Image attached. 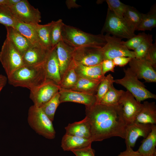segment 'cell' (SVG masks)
<instances>
[{
	"label": "cell",
	"mask_w": 156,
	"mask_h": 156,
	"mask_svg": "<svg viewBox=\"0 0 156 156\" xmlns=\"http://www.w3.org/2000/svg\"><path fill=\"white\" fill-rule=\"evenodd\" d=\"M85 107L92 142L115 136L125 139L127 125L118 104L112 106L96 103Z\"/></svg>",
	"instance_id": "1"
},
{
	"label": "cell",
	"mask_w": 156,
	"mask_h": 156,
	"mask_svg": "<svg viewBox=\"0 0 156 156\" xmlns=\"http://www.w3.org/2000/svg\"><path fill=\"white\" fill-rule=\"evenodd\" d=\"M43 64L21 67L7 78L9 83L14 87L27 88L30 91L38 87L47 80Z\"/></svg>",
	"instance_id": "2"
},
{
	"label": "cell",
	"mask_w": 156,
	"mask_h": 156,
	"mask_svg": "<svg viewBox=\"0 0 156 156\" xmlns=\"http://www.w3.org/2000/svg\"><path fill=\"white\" fill-rule=\"evenodd\" d=\"M62 40L74 48L91 47H102L106 44L104 35H94L64 23L62 29Z\"/></svg>",
	"instance_id": "3"
},
{
	"label": "cell",
	"mask_w": 156,
	"mask_h": 156,
	"mask_svg": "<svg viewBox=\"0 0 156 156\" xmlns=\"http://www.w3.org/2000/svg\"><path fill=\"white\" fill-rule=\"evenodd\" d=\"M27 121L30 127L38 134L49 139L55 137L56 133L52 121L40 107L34 105L29 107Z\"/></svg>",
	"instance_id": "4"
},
{
	"label": "cell",
	"mask_w": 156,
	"mask_h": 156,
	"mask_svg": "<svg viewBox=\"0 0 156 156\" xmlns=\"http://www.w3.org/2000/svg\"><path fill=\"white\" fill-rule=\"evenodd\" d=\"M124 77L114 79V83L124 87L139 102L147 99H156V95L146 88L144 83L139 80L129 68L124 69Z\"/></svg>",
	"instance_id": "5"
},
{
	"label": "cell",
	"mask_w": 156,
	"mask_h": 156,
	"mask_svg": "<svg viewBox=\"0 0 156 156\" xmlns=\"http://www.w3.org/2000/svg\"><path fill=\"white\" fill-rule=\"evenodd\" d=\"M0 61L7 78L24 66L22 55L7 38L3 42L0 52Z\"/></svg>",
	"instance_id": "6"
},
{
	"label": "cell",
	"mask_w": 156,
	"mask_h": 156,
	"mask_svg": "<svg viewBox=\"0 0 156 156\" xmlns=\"http://www.w3.org/2000/svg\"><path fill=\"white\" fill-rule=\"evenodd\" d=\"M124 18L115 15L108 8L105 22L101 31L103 33L112 35L116 37L128 39L135 35Z\"/></svg>",
	"instance_id": "7"
},
{
	"label": "cell",
	"mask_w": 156,
	"mask_h": 156,
	"mask_svg": "<svg viewBox=\"0 0 156 156\" xmlns=\"http://www.w3.org/2000/svg\"><path fill=\"white\" fill-rule=\"evenodd\" d=\"M102 47H85L74 48L73 60L76 65L91 66L104 60Z\"/></svg>",
	"instance_id": "8"
},
{
	"label": "cell",
	"mask_w": 156,
	"mask_h": 156,
	"mask_svg": "<svg viewBox=\"0 0 156 156\" xmlns=\"http://www.w3.org/2000/svg\"><path fill=\"white\" fill-rule=\"evenodd\" d=\"M104 36L106 43L102 48L104 60H112L121 56L135 58L134 51L129 50L125 46L122 39L108 34H106Z\"/></svg>",
	"instance_id": "9"
},
{
	"label": "cell",
	"mask_w": 156,
	"mask_h": 156,
	"mask_svg": "<svg viewBox=\"0 0 156 156\" xmlns=\"http://www.w3.org/2000/svg\"><path fill=\"white\" fill-rule=\"evenodd\" d=\"M8 7L16 18L25 23L39 24L41 21L39 10L31 5L27 0H21L16 4Z\"/></svg>",
	"instance_id": "10"
},
{
	"label": "cell",
	"mask_w": 156,
	"mask_h": 156,
	"mask_svg": "<svg viewBox=\"0 0 156 156\" xmlns=\"http://www.w3.org/2000/svg\"><path fill=\"white\" fill-rule=\"evenodd\" d=\"M127 125L133 123L141 110L142 104L137 101L128 91H124L118 103Z\"/></svg>",
	"instance_id": "11"
},
{
	"label": "cell",
	"mask_w": 156,
	"mask_h": 156,
	"mask_svg": "<svg viewBox=\"0 0 156 156\" xmlns=\"http://www.w3.org/2000/svg\"><path fill=\"white\" fill-rule=\"evenodd\" d=\"M60 88V86L47 80L40 86L30 91L29 97L34 105L40 107L59 92Z\"/></svg>",
	"instance_id": "12"
},
{
	"label": "cell",
	"mask_w": 156,
	"mask_h": 156,
	"mask_svg": "<svg viewBox=\"0 0 156 156\" xmlns=\"http://www.w3.org/2000/svg\"><path fill=\"white\" fill-rule=\"evenodd\" d=\"M129 68L138 79L146 82H156V72L154 68L144 59L132 58L129 62Z\"/></svg>",
	"instance_id": "13"
},
{
	"label": "cell",
	"mask_w": 156,
	"mask_h": 156,
	"mask_svg": "<svg viewBox=\"0 0 156 156\" xmlns=\"http://www.w3.org/2000/svg\"><path fill=\"white\" fill-rule=\"evenodd\" d=\"M60 103L70 102L82 104L85 106L96 103V95L60 88L59 92Z\"/></svg>",
	"instance_id": "14"
},
{
	"label": "cell",
	"mask_w": 156,
	"mask_h": 156,
	"mask_svg": "<svg viewBox=\"0 0 156 156\" xmlns=\"http://www.w3.org/2000/svg\"><path fill=\"white\" fill-rule=\"evenodd\" d=\"M43 65L47 80L60 86L61 80L56 46L50 51Z\"/></svg>",
	"instance_id": "15"
},
{
	"label": "cell",
	"mask_w": 156,
	"mask_h": 156,
	"mask_svg": "<svg viewBox=\"0 0 156 156\" xmlns=\"http://www.w3.org/2000/svg\"><path fill=\"white\" fill-rule=\"evenodd\" d=\"M152 124H145L134 122L127 125L125 143L126 146L134 147L138 139L142 137L146 138L150 133Z\"/></svg>",
	"instance_id": "16"
},
{
	"label": "cell",
	"mask_w": 156,
	"mask_h": 156,
	"mask_svg": "<svg viewBox=\"0 0 156 156\" xmlns=\"http://www.w3.org/2000/svg\"><path fill=\"white\" fill-rule=\"evenodd\" d=\"M50 51L31 45L22 55L24 66L33 67L42 65Z\"/></svg>",
	"instance_id": "17"
},
{
	"label": "cell",
	"mask_w": 156,
	"mask_h": 156,
	"mask_svg": "<svg viewBox=\"0 0 156 156\" xmlns=\"http://www.w3.org/2000/svg\"><path fill=\"white\" fill-rule=\"evenodd\" d=\"M74 49V48L66 44L62 40L60 41L56 46L61 80L73 61Z\"/></svg>",
	"instance_id": "18"
},
{
	"label": "cell",
	"mask_w": 156,
	"mask_h": 156,
	"mask_svg": "<svg viewBox=\"0 0 156 156\" xmlns=\"http://www.w3.org/2000/svg\"><path fill=\"white\" fill-rule=\"evenodd\" d=\"M90 139L65 133L63 137L61 146L64 151H72L91 146Z\"/></svg>",
	"instance_id": "19"
},
{
	"label": "cell",
	"mask_w": 156,
	"mask_h": 156,
	"mask_svg": "<svg viewBox=\"0 0 156 156\" xmlns=\"http://www.w3.org/2000/svg\"><path fill=\"white\" fill-rule=\"evenodd\" d=\"M6 38L9 40L14 47L23 55L26 51L32 45L28 40L15 28L5 26Z\"/></svg>",
	"instance_id": "20"
},
{
	"label": "cell",
	"mask_w": 156,
	"mask_h": 156,
	"mask_svg": "<svg viewBox=\"0 0 156 156\" xmlns=\"http://www.w3.org/2000/svg\"><path fill=\"white\" fill-rule=\"evenodd\" d=\"M135 122L145 124L155 125L156 105L155 102L144 101L142 109Z\"/></svg>",
	"instance_id": "21"
},
{
	"label": "cell",
	"mask_w": 156,
	"mask_h": 156,
	"mask_svg": "<svg viewBox=\"0 0 156 156\" xmlns=\"http://www.w3.org/2000/svg\"><path fill=\"white\" fill-rule=\"evenodd\" d=\"M101 64L91 66L75 65V71L79 77L101 81L105 76L102 73Z\"/></svg>",
	"instance_id": "22"
},
{
	"label": "cell",
	"mask_w": 156,
	"mask_h": 156,
	"mask_svg": "<svg viewBox=\"0 0 156 156\" xmlns=\"http://www.w3.org/2000/svg\"><path fill=\"white\" fill-rule=\"evenodd\" d=\"M65 129L66 134L91 140L90 126L86 117L81 121L68 124Z\"/></svg>",
	"instance_id": "23"
},
{
	"label": "cell",
	"mask_w": 156,
	"mask_h": 156,
	"mask_svg": "<svg viewBox=\"0 0 156 156\" xmlns=\"http://www.w3.org/2000/svg\"><path fill=\"white\" fill-rule=\"evenodd\" d=\"M14 28L25 36L32 45L43 47L39 42L34 24L26 23L16 18Z\"/></svg>",
	"instance_id": "24"
},
{
	"label": "cell",
	"mask_w": 156,
	"mask_h": 156,
	"mask_svg": "<svg viewBox=\"0 0 156 156\" xmlns=\"http://www.w3.org/2000/svg\"><path fill=\"white\" fill-rule=\"evenodd\" d=\"M156 126L152 125L150 133L142 141L137 151L144 156H148L156 153Z\"/></svg>",
	"instance_id": "25"
},
{
	"label": "cell",
	"mask_w": 156,
	"mask_h": 156,
	"mask_svg": "<svg viewBox=\"0 0 156 156\" xmlns=\"http://www.w3.org/2000/svg\"><path fill=\"white\" fill-rule=\"evenodd\" d=\"M54 22L52 21L45 25L34 24L40 44L43 48L49 51L53 48L50 42V32Z\"/></svg>",
	"instance_id": "26"
},
{
	"label": "cell",
	"mask_w": 156,
	"mask_h": 156,
	"mask_svg": "<svg viewBox=\"0 0 156 156\" xmlns=\"http://www.w3.org/2000/svg\"><path fill=\"white\" fill-rule=\"evenodd\" d=\"M101 81H95L78 77L77 83L70 90L96 95Z\"/></svg>",
	"instance_id": "27"
},
{
	"label": "cell",
	"mask_w": 156,
	"mask_h": 156,
	"mask_svg": "<svg viewBox=\"0 0 156 156\" xmlns=\"http://www.w3.org/2000/svg\"><path fill=\"white\" fill-rule=\"evenodd\" d=\"M75 66L73 60L61 79L60 88L70 90L77 83L78 76L75 71Z\"/></svg>",
	"instance_id": "28"
},
{
	"label": "cell",
	"mask_w": 156,
	"mask_h": 156,
	"mask_svg": "<svg viewBox=\"0 0 156 156\" xmlns=\"http://www.w3.org/2000/svg\"><path fill=\"white\" fill-rule=\"evenodd\" d=\"M156 27V8L154 5L146 14L142 13V18L137 30H151Z\"/></svg>",
	"instance_id": "29"
},
{
	"label": "cell",
	"mask_w": 156,
	"mask_h": 156,
	"mask_svg": "<svg viewBox=\"0 0 156 156\" xmlns=\"http://www.w3.org/2000/svg\"><path fill=\"white\" fill-rule=\"evenodd\" d=\"M142 13L134 7L128 5L124 15L123 18L128 24L134 31L137 30L140 24Z\"/></svg>",
	"instance_id": "30"
},
{
	"label": "cell",
	"mask_w": 156,
	"mask_h": 156,
	"mask_svg": "<svg viewBox=\"0 0 156 156\" xmlns=\"http://www.w3.org/2000/svg\"><path fill=\"white\" fill-rule=\"evenodd\" d=\"M124 91L118 90L114 88L113 84L109 88L108 91L104 96L100 104L107 105H116Z\"/></svg>",
	"instance_id": "31"
},
{
	"label": "cell",
	"mask_w": 156,
	"mask_h": 156,
	"mask_svg": "<svg viewBox=\"0 0 156 156\" xmlns=\"http://www.w3.org/2000/svg\"><path fill=\"white\" fill-rule=\"evenodd\" d=\"M114 80L112 75L109 74L105 76L101 81L96 94V103H100L110 86L114 83Z\"/></svg>",
	"instance_id": "32"
},
{
	"label": "cell",
	"mask_w": 156,
	"mask_h": 156,
	"mask_svg": "<svg viewBox=\"0 0 156 156\" xmlns=\"http://www.w3.org/2000/svg\"><path fill=\"white\" fill-rule=\"evenodd\" d=\"M60 103V94L58 92L50 100L40 108L50 120L53 121L56 109Z\"/></svg>",
	"instance_id": "33"
},
{
	"label": "cell",
	"mask_w": 156,
	"mask_h": 156,
	"mask_svg": "<svg viewBox=\"0 0 156 156\" xmlns=\"http://www.w3.org/2000/svg\"><path fill=\"white\" fill-rule=\"evenodd\" d=\"M64 24L61 19L54 21L50 32V40L52 48L56 46L62 40V31Z\"/></svg>",
	"instance_id": "34"
},
{
	"label": "cell",
	"mask_w": 156,
	"mask_h": 156,
	"mask_svg": "<svg viewBox=\"0 0 156 156\" xmlns=\"http://www.w3.org/2000/svg\"><path fill=\"white\" fill-rule=\"evenodd\" d=\"M16 22V18L8 8L5 5L0 6V23L14 28Z\"/></svg>",
	"instance_id": "35"
},
{
	"label": "cell",
	"mask_w": 156,
	"mask_h": 156,
	"mask_svg": "<svg viewBox=\"0 0 156 156\" xmlns=\"http://www.w3.org/2000/svg\"><path fill=\"white\" fill-rule=\"evenodd\" d=\"M153 44L152 35L150 34H147L140 44L134 50L135 58L139 59H143Z\"/></svg>",
	"instance_id": "36"
},
{
	"label": "cell",
	"mask_w": 156,
	"mask_h": 156,
	"mask_svg": "<svg viewBox=\"0 0 156 156\" xmlns=\"http://www.w3.org/2000/svg\"><path fill=\"white\" fill-rule=\"evenodd\" d=\"M108 9L115 15L121 18H123L124 15L128 5L119 0H106Z\"/></svg>",
	"instance_id": "37"
},
{
	"label": "cell",
	"mask_w": 156,
	"mask_h": 156,
	"mask_svg": "<svg viewBox=\"0 0 156 156\" xmlns=\"http://www.w3.org/2000/svg\"><path fill=\"white\" fill-rule=\"evenodd\" d=\"M147 35L144 33H140L127 41H123V44L129 50H134L144 40Z\"/></svg>",
	"instance_id": "38"
},
{
	"label": "cell",
	"mask_w": 156,
	"mask_h": 156,
	"mask_svg": "<svg viewBox=\"0 0 156 156\" xmlns=\"http://www.w3.org/2000/svg\"><path fill=\"white\" fill-rule=\"evenodd\" d=\"M154 68L156 67V43H153L149 48L143 59Z\"/></svg>",
	"instance_id": "39"
},
{
	"label": "cell",
	"mask_w": 156,
	"mask_h": 156,
	"mask_svg": "<svg viewBox=\"0 0 156 156\" xmlns=\"http://www.w3.org/2000/svg\"><path fill=\"white\" fill-rule=\"evenodd\" d=\"M101 64L102 71L104 75L108 72H114V68L115 66L112 60H104Z\"/></svg>",
	"instance_id": "40"
},
{
	"label": "cell",
	"mask_w": 156,
	"mask_h": 156,
	"mask_svg": "<svg viewBox=\"0 0 156 156\" xmlns=\"http://www.w3.org/2000/svg\"><path fill=\"white\" fill-rule=\"evenodd\" d=\"M72 152L76 156H95L94 150L91 146Z\"/></svg>",
	"instance_id": "41"
},
{
	"label": "cell",
	"mask_w": 156,
	"mask_h": 156,
	"mask_svg": "<svg viewBox=\"0 0 156 156\" xmlns=\"http://www.w3.org/2000/svg\"><path fill=\"white\" fill-rule=\"evenodd\" d=\"M132 58L129 57L121 56L116 57L112 60L115 66L123 67L129 63Z\"/></svg>",
	"instance_id": "42"
},
{
	"label": "cell",
	"mask_w": 156,
	"mask_h": 156,
	"mask_svg": "<svg viewBox=\"0 0 156 156\" xmlns=\"http://www.w3.org/2000/svg\"><path fill=\"white\" fill-rule=\"evenodd\" d=\"M126 150L120 153L117 156H144L137 151H134L132 148L126 146Z\"/></svg>",
	"instance_id": "43"
},
{
	"label": "cell",
	"mask_w": 156,
	"mask_h": 156,
	"mask_svg": "<svg viewBox=\"0 0 156 156\" xmlns=\"http://www.w3.org/2000/svg\"><path fill=\"white\" fill-rule=\"evenodd\" d=\"M75 0H68L66 1V4L68 9L72 8H78L80 6V5L77 4Z\"/></svg>",
	"instance_id": "44"
},
{
	"label": "cell",
	"mask_w": 156,
	"mask_h": 156,
	"mask_svg": "<svg viewBox=\"0 0 156 156\" xmlns=\"http://www.w3.org/2000/svg\"><path fill=\"white\" fill-rule=\"evenodd\" d=\"M7 80V78L5 76L0 74V87H4L5 85Z\"/></svg>",
	"instance_id": "45"
},
{
	"label": "cell",
	"mask_w": 156,
	"mask_h": 156,
	"mask_svg": "<svg viewBox=\"0 0 156 156\" xmlns=\"http://www.w3.org/2000/svg\"><path fill=\"white\" fill-rule=\"evenodd\" d=\"M21 0H7V4L5 6L9 7L16 4Z\"/></svg>",
	"instance_id": "46"
},
{
	"label": "cell",
	"mask_w": 156,
	"mask_h": 156,
	"mask_svg": "<svg viewBox=\"0 0 156 156\" xmlns=\"http://www.w3.org/2000/svg\"><path fill=\"white\" fill-rule=\"evenodd\" d=\"M7 3V0H0V6L6 5Z\"/></svg>",
	"instance_id": "47"
},
{
	"label": "cell",
	"mask_w": 156,
	"mask_h": 156,
	"mask_svg": "<svg viewBox=\"0 0 156 156\" xmlns=\"http://www.w3.org/2000/svg\"><path fill=\"white\" fill-rule=\"evenodd\" d=\"M148 156H156V153H154V154L152 155Z\"/></svg>",
	"instance_id": "48"
},
{
	"label": "cell",
	"mask_w": 156,
	"mask_h": 156,
	"mask_svg": "<svg viewBox=\"0 0 156 156\" xmlns=\"http://www.w3.org/2000/svg\"><path fill=\"white\" fill-rule=\"evenodd\" d=\"M3 86H1V87H0V92H1V90H2V89L3 88Z\"/></svg>",
	"instance_id": "49"
}]
</instances>
